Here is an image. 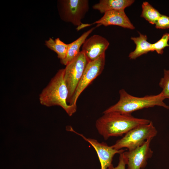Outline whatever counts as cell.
Listing matches in <instances>:
<instances>
[{
    "label": "cell",
    "mask_w": 169,
    "mask_h": 169,
    "mask_svg": "<svg viewBox=\"0 0 169 169\" xmlns=\"http://www.w3.org/2000/svg\"><path fill=\"white\" fill-rule=\"evenodd\" d=\"M103 114L97 120L95 125L98 132L105 140L111 137L122 136L133 128L151 121L135 117L131 114L117 112Z\"/></svg>",
    "instance_id": "6da1fadb"
},
{
    "label": "cell",
    "mask_w": 169,
    "mask_h": 169,
    "mask_svg": "<svg viewBox=\"0 0 169 169\" xmlns=\"http://www.w3.org/2000/svg\"><path fill=\"white\" fill-rule=\"evenodd\" d=\"M105 54L96 60L88 63L75 92L69 103L76 105L81 94L102 72L105 64Z\"/></svg>",
    "instance_id": "52a82bcc"
},
{
    "label": "cell",
    "mask_w": 169,
    "mask_h": 169,
    "mask_svg": "<svg viewBox=\"0 0 169 169\" xmlns=\"http://www.w3.org/2000/svg\"><path fill=\"white\" fill-rule=\"evenodd\" d=\"M120 99L117 102L105 110L103 113L117 112L131 114L136 110L144 108L159 106L169 109V106L164 102L165 99L161 92L155 95L137 97L129 94L122 89L119 91Z\"/></svg>",
    "instance_id": "3957f363"
},
{
    "label": "cell",
    "mask_w": 169,
    "mask_h": 169,
    "mask_svg": "<svg viewBox=\"0 0 169 169\" xmlns=\"http://www.w3.org/2000/svg\"><path fill=\"white\" fill-rule=\"evenodd\" d=\"M88 63L85 56L80 51L66 65L64 79L69 92L67 102L69 105Z\"/></svg>",
    "instance_id": "8992f818"
},
{
    "label": "cell",
    "mask_w": 169,
    "mask_h": 169,
    "mask_svg": "<svg viewBox=\"0 0 169 169\" xmlns=\"http://www.w3.org/2000/svg\"><path fill=\"white\" fill-rule=\"evenodd\" d=\"M139 37L131 38V39L136 44V48L134 51L130 53L129 57L130 59H135L143 54L151 52V44L147 41V36L139 32Z\"/></svg>",
    "instance_id": "5bb4252c"
},
{
    "label": "cell",
    "mask_w": 169,
    "mask_h": 169,
    "mask_svg": "<svg viewBox=\"0 0 169 169\" xmlns=\"http://www.w3.org/2000/svg\"><path fill=\"white\" fill-rule=\"evenodd\" d=\"M155 28L159 29H166L169 28V17L161 14L156 22Z\"/></svg>",
    "instance_id": "d6986e66"
},
{
    "label": "cell",
    "mask_w": 169,
    "mask_h": 169,
    "mask_svg": "<svg viewBox=\"0 0 169 169\" xmlns=\"http://www.w3.org/2000/svg\"><path fill=\"white\" fill-rule=\"evenodd\" d=\"M157 131L151 121L148 124L138 126L131 129L111 146L116 150L123 148L133 150L143 145L149 139L155 136Z\"/></svg>",
    "instance_id": "277c9868"
},
{
    "label": "cell",
    "mask_w": 169,
    "mask_h": 169,
    "mask_svg": "<svg viewBox=\"0 0 169 169\" xmlns=\"http://www.w3.org/2000/svg\"><path fill=\"white\" fill-rule=\"evenodd\" d=\"M67 130L74 132L81 136L84 140L89 143L94 148L98 157L101 169H108L112 164L113 158L116 154H120L125 150H116L111 146H108L104 142H100L95 139L87 138L83 135L76 132L71 126L67 128Z\"/></svg>",
    "instance_id": "9c48e42d"
},
{
    "label": "cell",
    "mask_w": 169,
    "mask_h": 169,
    "mask_svg": "<svg viewBox=\"0 0 169 169\" xmlns=\"http://www.w3.org/2000/svg\"><path fill=\"white\" fill-rule=\"evenodd\" d=\"M141 6L142 11L141 17L150 23L155 24L161 14L147 2H143Z\"/></svg>",
    "instance_id": "2e32d148"
},
{
    "label": "cell",
    "mask_w": 169,
    "mask_h": 169,
    "mask_svg": "<svg viewBox=\"0 0 169 169\" xmlns=\"http://www.w3.org/2000/svg\"><path fill=\"white\" fill-rule=\"evenodd\" d=\"M134 2V0H100L93 6V8L101 13L111 10L124 11Z\"/></svg>",
    "instance_id": "7c38bea8"
},
{
    "label": "cell",
    "mask_w": 169,
    "mask_h": 169,
    "mask_svg": "<svg viewBox=\"0 0 169 169\" xmlns=\"http://www.w3.org/2000/svg\"><path fill=\"white\" fill-rule=\"evenodd\" d=\"M126 165L122 152L120 154L119 161L118 165L114 167L112 164L108 169H125Z\"/></svg>",
    "instance_id": "ffe728a7"
},
{
    "label": "cell",
    "mask_w": 169,
    "mask_h": 169,
    "mask_svg": "<svg viewBox=\"0 0 169 169\" xmlns=\"http://www.w3.org/2000/svg\"><path fill=\"white\" fill-rule=\"evenodd\" d=\"M58 9L61 18L79 26L82 24V20L88 11V0H62L58 1Z\"/></svg>",
    "instance_id": "5b68a950"
},
{
    "label": "cell",
    "mask_w": 169,
    "mask_h": 169,
    "mask_svg": "<svg viewBox=\"0 0 169 169\" xmlns=\"http://www.w3.org/2000/svg\"><path fill=\"white\" fill-rule=\"evenodd\" d=\"M45 44L49 48L57 54L58 57L60 60L64 59L66 57L69 44L64 43L59 38H56L55 40L49 38L48 40L45 41Z\"/></svg>",
    "instance_id": "9a60e30c"
},
{
    "label": "cell",
    "mask_w": 169,
    "mask_h": 169,
    "mask_svg": "<svg viewBox=\"0 0 169 169\" xmlns=\"http://www.w3.org/2000/svg\"><path fill=\"white\" fill-rule=\"evenodd\" d=\"M152 139L147 140L143 145L133 150L123 152L126 164L127 165V169H141L145 167L147 160L153 154L150 147Z\"/></svg>",
    "instance_id": "ba28073f"
},
{
    "label": "cell",
    "mask_w": 169,
    "mask_h": 169,
    "mask_svg": "<svg viewBox=\"0 0 169 169\" xmlns=\"http://www.w3.org/2000/svg\"><path fill=\"white\" fill-rule=\"evenodd\" d=\"M65 69H60L51 79L39 96L40 103L47 107L59 106L68 115L72 116L76 111L77 105L67 102L69 92L64 79Z\"/></svg>",
    "instance_id": "7a4b0ae2"
},
{
    "label": "cell",
    "mask_w": 169,
    "mask_h": 169,
    "mask_svg": "<svg viewBox=\"0 0 169 169\" xmlns=\"http://www.w3.org/2000/svg\"><path fill=\"white\" fill-rule=\"evenodd\" d=\"M159 85L162 89L161 92L165 99H169V70H164V76L161 79Z\"/></svg>",
    "instance_id": "ac0fdd59"
},
{
    "label": "cell",
    "mask_w": 169,
    "mask_h": 169,
    "mask_svg": "<svg viewBox=\"0 0 169 169\" xmlns=\"http://www.w3.org/2000/svg\"><path fill=\"white\" fill-rule=\"evenodd\" d=\"M110 44L104 37L95 34L86 39L81 51L85 56L88 62L94 61L105 54Z\"/></svg>",
    "instance_id": "30bf717a"
},
{
    "label": "cell",
    "mask_w": 169,
    "mask_h": 169,
    "mask_svg": "<svg viewBox=\"0 0 169 169\" xmlns=\"http://www.w3.org/2000/svg\"><path fill=\"white\" fill-rule=\"evenodd\" d=\"M92 24H97L98 26L101 25L105 26L115 25L131 29L135 28L125 11L111 10L107 11L101 18Z\"/></svg>",
    "instance_id": "8fae6325"
},
{
    "label": "cell",
    "mask_w": 169,
    "mask_h": 169,
    "mask_svg": "<svg viewBox=\"0 0 169 169\" xmlns=\"http://www.w3.org/2000/svg\"><path fill=\"white\" fill-rule=\"evenodd\" d=\"M96 27H93L84 32L76 40L69 44L66 57L64 59L60 60L61 64L66 65L78 56L80 52V49L81 46L83 44L88 36Z\"/></svg>",
    "instance_id": "4fadbf2b"
},
{
    "label": "cell",
    "mask_w": 169,
    "mask_h": 169,
    "mask_svg": "<svg viewBox=\"0 0 169 169\" xmlns=\"http://www.w3.org/2000/svg\"><path fill=\"white\" fill-rule=\"evenodd\" d=\"M169 33L163 34L159 40L155 43L151 44V52L156 51L158 54H162L164 49L169 47Z\"/></svg>",
    "instance_id": "e0dca14e"
}]
</instances>
